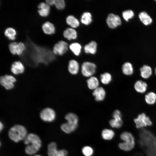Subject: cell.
Here are the masks:
<instances>
[{
    "label": "cell",
    "instance_id": "cell-1",
    "mask_svg": "<svg viewBox=\"0 0 156 156\" xmlns=\"http://www.w3.org/2000/svg\"><path fill=\"white\" fill-rule=\"evenodd\" d=\"M27 134L25 128L20 125H14L10 129L8 132L10 138L16 142L24 139L27 136Z\"/></svg>",
    "mask_w": 156,
    "mask_h": 156
},
{
    "label": "cell",
    "instance_id": "cell-2",
    "mask_svg": "<svg viewBox=\"0 0 156 156\" xmlns=\"http://www.w3.org/2000/svg\"><path fill=\"white\" fill-rule=\"evenodd\" d=\"M120 138L123 141L118 144V146L121 149L128 151L134 148L135 145V138L131 133L127 131L123 132L120 135Z\"/></svg>",
    "mask_w": 156,
    "mask_h": 156
},
{
    "label": "cell",
    "instance_id": "cell-3",
    "mask_svg": "<svg viewBox=\"0 0 156 156\" xmlns=\"http://www.w3.org/2000/svg\"><path fill=\"white\" fill-rule=\"evenodd\" d=\"M16 79L13 76L8 74L1 76L0 77L1 85L6 90H10L13 89Z\"/></svg>",
    "mask_w": 156,
    "mask_h": 156
},
{
    "label": "cell",
    "instance_id": "cell-4",
    "mask_svg": "<svg viewBox=\"0 0 156 156\" xmlns=\"http://www.w3.org/2000/svg\"><path fill=\"white\" fill-rule=\"evenodd\" d=\"M96 66L94 63L89 61H85L81 66V73L83 75L86 77H90L96 72Z\"/></svg>",
    "mask_w": 156,
    "mask_h": 156
},
{
    "label": "cell",
    "instance_id": "cell-5",
    "mask_svg": "<svg viewBox=\"0 0 156 156\" xmlns=\"http://www.w3.org/2000/svg\"><path fill=\"white\" fill-rule=\"evenodd\" d=\"M40 116L41 119L46 122H51L55 120L56 113L55 110L49 107H46L42 110Z\"/></svg>",
    "mask_w": 156,
    "mask_h": 156
},
{
    "label": "cell",
    "instance_id": "cell-6",
    "mask_svg": "<svg viewBox=\"0 0 156 156\" xmlns=\"http://www.w3.org/2000/svg\"><path fill=\"white\" fill-rule=\"evenodd\" d=\"M134 120L136 127L138 129L150 126L152 125V122L150 118L143 113L139 114Z\"/></svg>",
    "mask_w": 156,
    "mask_h": 156
},
{
    "label": "cell",
    "instance_id": "cell-7",
    "mask_svg": "<svg viewBox=\"0 0 156 156\" xmlns=\"http://www.w3.org/2000/svg\"><path fill=\"white\" fill-rule=\"evenodd\" d=\"M106 22L108 27L112 29L117 27L122 23L121 20L119 16L112 13L108 14Z\"/></svg>",
    "mask_w": 156,
    "mask_h": 156
},
{
    "label": "cell",
    "instance_id": "cell-8",
    "mask_svg": "<svg viewBox=\"0 0 156 156\" xmlns=\"http://www.w3.org/2000/svg\"><path fill=\"white\" fill-rule=\"evenodd\" d=\"M68 48L69 46L67 42L63 40H60L54 45L53 52L56 55H62L66 53Z\"/></svg>",
    "mask_w": 156,
    "mask_h": 156
},
{
    "label": "cell",
    "instance_id": "cell-9",
    "mask_svg": "<svg viewBox=\"0 0 156 156\" xmlns=\"http://www.w3.org/2000/svg\"><path fill=\"white\" fill-rule=\"evenodd\" d=\"M9 49L11 53L13 55L22 54L25 50V47L24 44L20 42L17 43L16 42H12L9 44Z\"/></svg>",
    "mask_w": 156,
    "mask_h": 156
},
{
    "label": "cell",
    "instance_id": "cell-10",
    "mask_svg": "<svg viewBox=\"0 0 156 156\" xmlns=\"http://www.w3.org/2000/svg\"><path fill=\"white\" fill-rule=\"evenodd\" d=\"M24 143L26 145L31 144V145L40 148L41 142L39 137L36 135L30 133L27 135L24 140Z\"/></svg>",
    "mask_w": 156,
    "mask_h": 156
},
{
    "label": "cell",
    "instance_id": "cell-11",
    "mask_svg": "<svg viewBox=\"0 0 156 156\" xmlns=\"http://www.w3.org/2000/svg\"><path fill=\"white\" fill-rule=\"evenodd\" d=\"M25 68L23 64L19 61H15L12 64L10 68L11 72L15 75L23 74L25 71Z\"/></svg>",
    "mask_w": 156,
    "mask_h": 156
},
{
    "label": "cell",
    "instance_id": "cell-12",
    "mask_svg": "<svg viewBox=\"0 0 156 156\" xmlns=\"http://www.w3.org/2000/svg\"><path fill=\"white\" fill-rule=\"evenodd\" d=\"M97 42L95 41L92 40L85 45L84 51L86 54L94 55L97 52Z\"/></svg>",
    "mask_w": 156,
    "mask_h": 156
},
{
    "label": "cell",
    "instance_id": "cell-13",
    "mask_svg": "<svg viewBox=\"0 0 156 156\" xmlns=\"http://www.w3.org/2000/svg\"><path fill=\"white\" fill-rule=\"evenodd\" d=\"M79 65L76 60L71 59L69 60L68 65V70L69 73L73 75L77 74L79 69Z\"/></svg>",
    "mask_w": 156,
    "mask_h": 156
},
{
    "label": "cell",
    "instance_id": "cell-14",
    "mask_svg": "<svg viewBox=\"0 0 156 156\" xmlns=\"http://www.w3.org/2000/svg\"><path fill=\"white\" fill-rule=\"evenodd\" d=\"M92 94L96 101H101L103 100L105 98L106 92L103 87H98L93 90Z\"/></svg>",
    "mask_w": 156,
    "mask_h": 156
},
{
    "label": "cell",
    "instance_id": "cell-15",
    "mask_svg": "<svg viewBox=\"0 0 156 156\" xmlns=\"http://www.w3.org/2000/svg\"><path fill=\"white\" fill-rule=\"evenodd\" d=\"M64 37L69 40H75L77 37V33L75 29L68 27L63 32Z\"/></svg>",
    "mask_w": 156,
    "mask_h": 156
},
{
    "label": "cell",
    "instance_id": "cell-16",
    "mask_svg": "<svg viewBox=\"0 0 156 156\" xmlns=\"http://www.w3.org/2000/svg\"><path fill=\"white\" fill-rule=\"evenodd\" d=\"M39 10L38 12L40 15L43 17L49 15L50 10L49 5L47 3L41 2L38 5Z\"/></svg>",
    "mask_w": 156,
    "mask_h": 156
},
{
    "label": "cell",
    "instance_id": "cell-17",
    "mask_svg": "<svg viewBox=\"0 0 156 156\" xmlns=\"http://www.w3.org/2000/svg\"><path fill=\"white\" fill-rule=\"evenodd\" d=\"M66 22L70 27L74 29L78 27L80 24V22L79 20L73 15H69L67 17Z\"/></svg>",
    "mask_w": 156,
    "mask_h": 156
},
{
    "label": "cell",
    "instance_id": "cell-18",
    "mask_svg": "<svg viewBox=\"0 0 156 156\" xmlns=\"http://www.w3.org/2000/svg\"><path fill=\"white\" fill-rule=\"evenodd\" d=\"M140 74L141 77L144 79L149 78L152 73V68L150 66L144 65L140 68Z\"/></svg>",
    "mask_w": 156,
    "mask_h": 156
},
{
    "label": "cell",
    "instance_id": "cell-19",
    "mask_svg": "<svg viewBox=\"0 0 156 156\" xmlns=\"http://www.w3.org/2000/svg\"><path fill=\"white\" fill-rule=\"evenodd\" d=\"M147 87V83L141 80L137 81L134 85V88L135 91L141 93L145 92L146 90Z\"/></svg>",
    "mask_w": 156,
    "mask_h": 156
},
{
    "label": "cell",
    "instance_id": "cell-20",
    "mask_svg": "<svg viewBox=\"0 0 156 156\" xmlns=\"http://www.w3.org/2000/svg\"><path fill=\"white\" fill-rule=\"evenodd\" d=\"M92 21L91 14L88 12H85L82 14L80 19L81 22L85 25H90Z\"/></svg>",
    "mask_w": 156,
    "mask_h": 156
},
{
    "label": "cell",
    "instance_id": "cell-21",
    "mask_svg": "<svg viewBox=\"0 0 156 156\" xmlns=\"http://www.w3.org/2000/svg\"><path fill=\"white\" fill-rule=\"evenodd\" d=\"M69 48L75 55L78 56L81 53L82 47L79 43L73 42L69 45Z\"/></svg>",
    "mask_w": 156,
    "mask_h": 156
},
{
    "label": "cell",
    "instance_id": "cell-22",
    "mask_svg": "<svg viewBox=\"0 0 156 156\" xmlns=\"http://www.w3.org/2000/svg\"><path fill=\"white\" fill-rule=\"evenodd\" d=\"M88 88L90 90H94L98 88L99 85V81L97 77L92 76L87 80Z\"/></svg>",
    "mask_w": 156,
    "mask_h": 156
},
{
    "label": "cell",
    "instance_id": "cell-23",
    "mask_svg": "<svg viewBox=\"0 0 156 156\" xmlns=\"http://www.w3.org/2000/svg\"><path fill=\"white\" fill-rule=\"evenodd\" d=\"M139 17L140 21L145 25H149L152 23V18L145 12H140L139 14Z\"/></svg>",
    "mask_w": 156,
    "mask_h": 156
},
{
    "label": "cell",
    "instance_id": "cell-24",
    "mask_svg": "<svg viewBox=\"0 0 156 156\" xmlns=\"http://www.w3.org/2000/svg\"><path fill=\"white\" fill-rule=\"evenodd\" d=\"M42 29L44 32L47 34H53L55 32V28L54 25L49 22H46L43 24Z\"/></svg>",
    "mask_w": 156,
    "mask_h": 156
},
{
    "label": "cell",
    "instance_id": "cell-25",
    "mask_svg": "<svg viewBox=\"0 0 156 156\" xmlns=\"http://www.w3.org/2000/svg\"><path fill=\"white\" fill-rule=\"evenodd\" d=\"M122 70L123 73L126 75H131L133 73V68L132 64L129 62L124 63L122 66Z\"/></svg>",
    "mask_w": 156,
    "mask_h": 156
},
{
    "label": "cell",
    "instance_id": "cell-26",
    "mask_svg": "<svg viewBox=\"0 0 156 156\" xmlns=\"http://www.w3.org/2000/svg\"><path fill=\"white\" fill-rule=\"evenodd\" d=\"M77 126L78 125H72L67 122L62 124L61 128L64 132L67 133H69L75 131Z\"/></svg>",
    "mask_w": 156,
    "mask_h": 156
},
{
    "label": "cell",
    "instance_id": "cell-27",
    "mask_svg": "<svg viewBox=\"0 0 156 156\" xmlns=\"http://www.w3.org/2000/svg\"><path fill=\"white\" fill-rule=\"evenodd\" d=\"M65 118L68 122L72 125H78V118L76 114L69 113L65 115Z\"/></svg>",
    "mask_w": 156,
    "mask_h": 156
},
{
    "label": "cell",
    "instance_id": "cell-28",
    "mask_svg": "<svg viewBox=\"0 0 156 156\" xmlns=\"http://www.w3.org/2000/svg\"><path fill=\"white\" fill-rule=\"evenodd\" d=\"M145 100L148 104H154L156 102V94L153 92H149L145 95Z\"/></svg>",
    "mask_w": 156,
    "mask_h": 156
},
{
    "label": "cell",
    "instance_id": "cell-29",
    "mask_svg": "<svg viewBox=\"0 0 156 156\" xmlns=\"http://www.w3.org/2000/svg\"><path fill=\"white\" fill-rule=\"evenodd\" d=\"M58 150H57V145L54 142L50 143L48 146V156H57Z\"/></svg>",
    "mask_w": 156,
    "mask_h": 156
},
{
    "label": "cell",
    "instance_id": "cell-30",
    "mask_svg": "<svg viewBox=\"0 0 156 156\" xmlns=\"http://www.w3.org/2000/svg\"><path fill=\"white\" fill-rule=\"evenodd\" d=\"M112 77L111 75L109 73L105 72L101 74L100 79L101 82L104 85L110 83L112 81Z\"/></svg>",
    "mask_w": 156,
    "mask_h": 156
},
{
    "label": "cell",
    "instance_id": "cell-31",
    "mask_svg": "<svg viewBox=\"0 0 156 156\" xmlns=\"http://www.w3.org/2000/svg\"><path fill=\"white\" fill-rule=\"evenodd\" d=\"M101 135L103 139L109 140L113 138L115 133L111 129H105L103 130Z\"/></svg>",
    "mask_w": 156,
    "mask_h": 156
},
{
    "label": "cell",
    "instance_id": "cell-32",
    "mask_svg": "<svg viewBox=\"0 0 156 156\" xmlns=\"http://www.w3.org/2000/svg\"><path fill=\"white\" fill-rule=\"evenodd\" d=\"M123 122L121 118H114L109 121L110 125L113 128H118L122 125Z\"/></svg>",
    "mask_w": 156,
    "mask_h": 156
},
{
    "label": "cell",
    "instance_id": "cell-33",
    "mask_svg": "<svg viewBox=\"0 0 156 156\" xmlns=\"http://www.w3.org/2000/svg\"><path fill=\"white\" fill-rule=\"evenodd\" d=\"M4 34L5 36L11 40H14L16 39V32L13 28L9 27L7 28L5 30Z\"/></svg>",
    "mask_w": 156,
    "mask_h": 156
},
{
    "label": "cell",
    "instance_id": "cell-34",
    "mask_svg": "<svg viewBox=\"0 0 156 156\" xmlns=\"http://www.w3.org/2000/svg\"><path fill=\"white\" fill-rule=\"evenodd\" d=\"M39 149L40 148L34 146L28 145L25 147V152L27 154L32 155L36 153Z\"/></svg>",
    "mask_w": 156,
    "mask_h": 156
},
{
    "label": "cell",
    "instance_id": "cell-35",
    "mask_svg": "<svg viewBox=\"0 0 156 156\" xmlns=\"http://www.w3.org/2000/svg\"><path fill=\"white\" fill-rule=\"evenodd\" d=\"M122 15L124 19L128 21L129 19L133 17L134 14L132 10H128L123 11L122 12Z\"/></svg>",
    "mask_w": 156,
    "mask_h": 156
},
{
    "label": "cell",
    "instance_id": "cell-36",
    "mask_svg": "<svg viewBox=\"0 0 156 156\" xmlns=\"http://www.w3.org/2000/svg\"><path fill=\"white\" fill-rule=\"evenodd\" d=\"M54 5L58 10H62L65 7V3L64 0H54Z\"/></svg>",
    "mask_w": 156,
    "mask_h": 156
},
{
    "label": "cell",
    "instance_id": "cell-37",
    "mask_svg": "<svg viewBox=\"0 0 156 156\" xmlns=\"http://www.w3.org/2000/svg\"><path fill=\"white\" fill-rule=\"evenodd\" d=\"M82 152L85 156H91L93 153V150L90 147L86 146L83 147Z\"/></svg>",
    "mask_w": 156,
    "mask_h": 156
},
{
    "label": "cell",
    "instance_id": "cell-38",
    "mask_svg": "<svg viewBox=\"0 0 156 156\" xmlns=\"http://www.w3.org/2000/svg\"><path fill=\"white\" fill-rule=\"evenodd\" d=\"M67 154V151L64 149L58 150L57 156H66Z\"/></svg>",
    "mask_w": 156,
    "mask_h": 156
},
{
    "label": "cell",
    "instance_id": "cell-39",
    "mask_svg": "<svg viewBox=\"0 0 156 156\" xmlns=\"http://www.w3.org/2000/svg\"><path fill=\"white\" fill-rule=\"evenodd\" d=\"M46 2L50 5H54V0H46Z\"/></svg>",
    "mask_w": 156,
    "mask_h": 156
},
{
    "label": "cell",
    "instance_id": "cell-40",
    "mask_svg": "<svg viewBox=\"0 0 156 156\" xmlns=\"http://www.w3.org/2000/svg\"><path fill=\"white\" fill-rule=\"evenodd\" d=\"M3 123L1 122L0 124V129L1 131L3 129Z\"/></svg>",
    "mask_w": 156,
    "mask_h": 156
},
{
    "label": "cell",
    "instance_id": "cell-41",
    "mask_svg": "<svg viewBox=\"0 0 156 156\" xmlns=\"http://www.w3.org/2000/svg\"><path fill=\"white\" fill-rule=\"evenodd\" d=\"M155 75H156V67L155 68Z\"/></svg>",
    "mask_w": 156,
    "mask_h": 156
},
{
    "label": "cell",
    "instance_id": "cell-42",
    "mask_svg": "<svg viewBox=\"0 0 156 156\" xmlns=\"http://www.w3.org/2000/svg\"><path fill=\"white\" fill-rule=\"evenodd\" d=\"M34 156H40V155H36Z\"/></svg>",
    "mask_w": 156,
    "mask_h": 156
}]
</instances>
